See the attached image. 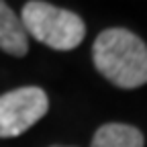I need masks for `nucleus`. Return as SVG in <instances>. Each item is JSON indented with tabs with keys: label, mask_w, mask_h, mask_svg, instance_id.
<instances>
[{
	"label": "nucleus",
	"mask_w": 147,
	"mask_h": 147,
	"mask_svg": "<svg viewBox=\"0 0 147 147\" xmlns=\"http://www.w3.org/2000/svg\"><path fill=\"white\" fill-rule=\"evenodd\" d=\"M96 69L119 88L133 90L147 84V45L129 29L102 31L92 47Z\"/></svg>",
	"instance_id": "1"
},
{
	"label": "nucleus",
	"mask_w": 147,
	"mask_h": 147,
	"mask_svg": "<svg viewBox=\"0 0 147 147\" xmlns=\"http://www.w3.org/2000/svg\"><path fill=\"white\" fill-rule=\"evenodd\" d=\"M21 23L29 37L57 51L76 49L86 37V25L76 12L43 0H31L23 6Z\"/></svg>",
	"instance_id": "2"
},
{
	"label": "nucleus",
	"mask_w": 147,
	"mask_h": 147,
	"mask_svg": "<svg viewBox=\"0 0 147 147\" xmlns=\"http://www.w3.org/2000/svg\"><path fill=\"white\" fill-rule=\"evenodd\" d=\"M49 110V98L39 86H23L0 96V139H12L39 123Z\"/></svg>",
	"instance_id": "3"
},
{
	"label": "nucleus",
	"mask_w": 147,
	"mask_h": 147,
	"mask_svg": "<svg viewBox=\"0 0 147 147\" xmlns=\"http://www.w3.org/2000/svg\"><path fill=\"white\" fill-rule=\"evenodd\" d=\"M0 49L12 57H25L29 51V35L14 10L0 0Z\"/></svg>",
	"instance_id": "4"
},
{
	"label": "nucleus",
	"mask_w": 147,
	"mask_h": 147,
	"mask_svg": "<svg viewBox=\"0 0 147 147\" xmlns=\"http://www.w3.org/2000/svg\"><path fill=\"white\" fill-rule=\"evenodd\" d=\"M143 145L145 139L137 127L123 123H108L94 133L90 147H143Z\"/></svg>",
	"instance_id": "5"
},
{
	"label": "nucleus",
	"mask_w": 147,
	"mask_h": 147,
	"mask_svg": "<svg viewBox=\"0 0 147 147\" xmlns=\"http://www.w3.org/2000/svg\"><path fill=\"white\" fill-rule=\"evenodd\" d=\"M51 147H65V145H51Z\"/></svg>",
	"instance_id": "6"
}]
</instances>
